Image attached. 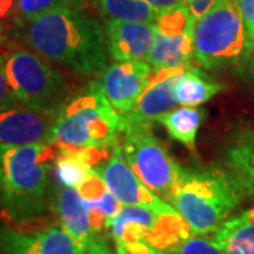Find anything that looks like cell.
<instances>
[{
	"label": "cell",
	"mask_w": 254,
	"mask_h": 254,
	"mask_svg": "<svg viewBox=\"0 0 254 254\" xmlns=\"http://www.w3.org/2000/svg\"><path fill=\"white\" fill-rule=\"evenodd\" d=\"M24 40L40 57L83 75H100L109 66L105 28L76 7H58L28 21Z\"/></svg>",
	"instance_id": "6da1fadb"
},
{
	"label": "cell",
	"mask_w": 254,
	"mask_h": 254,
	"mask_svg": "<svg viewBox=\"0 0 254 254\" xmlns=\"http://www.w3.org/2000/svg\"><path fill=\"white\" fill-rule=\"evenodd\" d=\"M57 155L54 143L0 148V206L10 219L27 220L46 210L51 163Z\"/></svg>",
	"instance_id": "7a4b0ae2"
},
{
	"label": "cell",
	"mask_w": 254,
	"mask_h": 254,
	"mask_svg": "<svg viewBox=\"0 0 254 254\" xmlns=\"http://www.w3.org/2000/svg\"><path fill=\"white\" fill-rule=\"evenodd\" d=\"M246 192L229 170L212 165L184 170L171 205L188 223L192 235L213 233L240 205Z\"/></svg>",
	"instance_id": "3957f363"
},
{
	"label": "cell",
	"mask_w": 254,
	"mask_h": 254,
	"mask_svg": "<svg viewBox=\"0 0 254 254\" xmlns=\"http://www.w3.org/2000/svg\"><path fill=\"white\" fill-rule=\"evenodd\" d=\"M122 115L109 103L102 83L63 105L51 130L50 143L71 148H112L120 133Z\"/></svg>",
	"instance_id": "277c9868"
},
{
	"label": "cell",
	"mask_w": 254,
	"mask_h": 254,
	"mask_svg": "<svg viewBox=\"0 0 254 254\" xmlns=\"http://www.w3.org/2000/svg\"><path fill=\"white\" fill-rule=\"evenodd\" d=\"M116 143L120 145L126 163L145 187L171 205L175 188L185 168L155 138L150 123H134L122 116Z\"/></svg>",
	"instance_id": "5b68a950"
},
{
	"label": "cell",
	"mask_w": 254,
	"mask_h": 254,
	"mask_svg": "<svg viewBox=\"0 0 254 254\" xmlns=\"http://www.w3.org/2000/svg\"><path fill=\"white\" fill-rule=\"evenodd\" d=\"M247 53V33L236 0H219L195 23L193 60L205 69L237 63Z\"/></svg>",
	"instance_id": "8992f818"
},
{
	"label": "cell",
	"mask_w": 254,
	"mask_h": 254,
	"mask_svg": "<svg viewBox=\"0 0 254 254\" xmlns=\"http://www.w3.org/2000/svg\"><path fill=\"white\" fill-rule=\"evenodd\" d=\"M108 229L116 246L144 243L170 253L192 235L175 208L155 210L138 205H123L109 220Z\"/></svg>",
	"instance_id": "52a82bcc"
},
{
	"label": "cell",
	"mask_w": 254,
	"mask_h": 254,
	"mask_svg": "<svg viewBox=\"0 0 254 254\" xmlns=\"http://www.w3.org/2000/svg\"><path fill=\"white\" fill-rule=\"evenodd\" d=\"M3 69L17 99L30 109L58 112L63 108L65 79L36 53L18 50L3 58Z\"/></svg>",
	"instance_id": "ba28073f"
},
{
	"label": "cell",
	"mask_w": 254,
	"mask_h": 254,
	"mask_svg": "<svg viewBox=\"0 0 254 254\" xmlns=\"http://www.w3.org/2000/svg\"><path fill=\"white\" fill-rule=\"evenodd\" d=\"M102 175L109 190L123 205H138L155 210H170L174 208L161 199L157 193L145 187L136 173L126 163L120 145L116 143L112 148V157L105 165L96 168Z\"/></svg>",
	"instance_id": "9c48e42d"
},
{
	"label": "cell",
	"mask_w": 254,
	"mask_h": 254,
	"mask_svg": "<svg viewBox=\"0 0 254 254\" xmlns=\"http://www.w3.org/2000/svg\"><path fill=\"white\" fill-rule=\"evenodd\" d=\"M58 112H38L23 103L0 110V148L50 143Z\"/></svg>",
	"instance_id": "30bf717a"
},
{
	"label": "cell",
	"mask_w": 254,
	"mask_h": 254,
	"mask_svg": "<svg viewBox=\"0 0 254 254\" xmlns=\"http://www.w3.org/2000/svg\"><path fill=\"white\" fill-rule=\"evenodd\" d=\"M150 64L144 61H123L108 66L102 76V88L109 103L120 115L134 108L148 85Z\"/></svg>",
	"instance_id": "8fae6325"
},
{
	"label": "cell",
	"mask_w": 254,
	"mask_h": 254,
	"mask_svg": "<svg viewBox=\"0 0 254 254\" xmlns=\"http://www.w3.org/2000/svg\"><path fill=\"white\" fill-rule=\"evenodd\" d=\"M0 254H83L69 233L60 226L24 232L0 229Z\"/></svg>",
	"instance_id": "7c38bea8"
},
{
	"label": "cell",
	"mask_w": 254,
	"mask_h": 254,
	"mask_svg": "<svg viewBox=\"0 0 254 254\" xmlns=\"http://www.w3.org/2000/svg\"><path fill=\"white\" fill-rule=\"evenodd\" d=\"M188 65L180 68H167L151 71L148 85L137 100L134 108L126 115H122L128 122L151 123L158 122L164 113L177 108L178 100L175 98V83Z\"/></svg>",
	"instance_id": "4fadbf2b"
},
{
	"label": "cell",
	"mask_w": 254,
	"mask_h": 254,
	"mask_svg": "<svg viewBox=\"0 0 254 254\" xmlns=\"http://www.w3.org/2000/svg\"><path fill=\"white\" fill-rule=\"evenodd\" d=\"M108 48L118 63L147 60L155 36L154 23L110 20L105 23Z\"/></svg>",
	"instance_id": "5bb4252c"
},
{
	"label": "cell",
	"mask_w": 254,
	"mask_h": 254,
	"mask_svg": "<svg viewBox=\"0 0 254 254\" xmlns=\"http://www.w3.org/2000/svg\"><path fill=\"white\" fill-rule=\"evenodd\" d=\"M55 206L61 226L69 233L75 245L85 254L96 233L92 227L89 209L79 190L76 188L61 187L55 198Z\"/></svg>",
	"instance_id": "9a60e30c"
},
{
	"label": "cell",
	"mask_w": 254,
	"mask_h": 254,
	"mask_svg": "<svg viewBox=\"0 0 254 254\" xmlns=\"http://www.w3.org/2000/svg\"><path fill=\"white\" fill-rule=\"evenodd\" d=\"M190 60H193V33L171 37L155 28L154 41L147 57L153 71L185 66Z\"/></svg>",
	"instance_id": "2e32d148"
},
{
	"label": "cell",
	"mask_w": 254,
	"mask_h": 254,
	"mask_svg": "<svg viewBox=\"0 0 254 254\" xmlns=\"http://www.w3.org/2000/svg\"><path fill=\"white\" fill-rule=\"evenodd\" d=\"M212 239L225 254H254V208L227 219Z\"/></svg>",
	"instance_id": "e0dca14e"
},
{
	"label": "cell",
	"mask_w": 254,
	"mask_h": 254,
	"mask_svg": "<svg viewBox=\"0 0 254 254\" xmlns=\"http://www.w3.org/2000/svg\"><path fill=\"white\" fill-rule=\"evenodd\" d=\"M226 86L190 64L175 83V98L184 106H198L218 93L225 91Z\"/></svg>",
	"instance_id": "ac0fdd59"
},
{
	"label": "cell",
	"mask_w": 254,
	"mask_h": 254,
	"mask_svg": "<svg viewBox=\"0 0 254 254\" xmlns=\"http://www.w3.org/2000/svg\"><path fill=\"white\" fill-rule=\"evenodd\" d=\"M203 120V112L193 106H184L164 113L158 122L165 127L174 140L180 141L188 150H195L196 134Z\"/></svg>",
	"instance_id": "d6986e66"
},
{
	"label": "cell",
	"mask_w": 254,
	"mask_h": 254,
	"mask_svg": "<svg viewBox=\"0 0 254 254\" xmlns=\"http://www.w3.org/2000/svg\"><path fill=\"white\" fill-rule=\"evenodd\" d=\"M102 16L110 20L155 23L160 11L144 0H96Z\"/></svg>",
	"instance_id": "ffe728a7"
},
{
	"label": "cell",
	"mask_w": 254,
	"mask_h": 254,
	"mask_svg": "<svg viewBox=\"0 0 254 254\" xmlns=\"http://www.w3.org/2000/svg\"><path fill=\"white\" fill-rule=\"evenodd\" d=\"M227 170L235 175L246 193L254 198V145L240 141L226 153Z\"/></svg>",
	"instance_id": "44dd1931"
},
{
	"label": "cell",
	"mask_w": 254,
	"mask_h": 254,
	"mask_svg": "<svg viewBox=\"0 0 254 254\" xmlns=\"http://www.w3.org/2000/svg\"><path fill=\"white\" fill-rule=\"evenodd\" d=\"M155 28L165 36H181L184 33H193L195 21L190 18L185 4L167 10L158 14L154 23Z\"/></svg>",
	"instance_id": "7402d4cb"
},
{
	"label": "cell",
	"mask_w": 254,
	"mask_h": 254,
	"mask_svg": "<svg viewBox=\"0 0 254 254\" xmlns=\"http://www.w3.org/2000/svg\"><path fill=\"white\" fill-rule=\"evenodd\" d=\"M64 6L76 7L73 0H17L18 14L26 21H31L44 13Z\"/></svg>",
	"instance_id": "603a6c76"
},
{
	"label": "cell",
	"mask_w": 254,
	"mask_h": 254,
	"mask_svg": "<svg viewBox=\"0 0 254 254\" xmlns=\"http://www.w3.org/2000/svg\"><path fill=\"white\" fill-rule=\"evenodd\" d=\"M173 254H225L215 240L210 237L193 235L184 240L178 247H175Z\"/></svg>",
	"instance_id": "cb8c5ba5"
},
{
	"label": "cell",
	"mask_w": 254,
	"mask_h": 254,
	"mask_svg": "<svg viewBox=\"0 0 254 254\" xmlns=\"http://www.w3.org/2000/svg\"><path fill=\"white\" fill-rule=\"evenodd\" d=\"M21 102L17 99L16 93L10 88L9 81L6 78V73L3 69V60L0 63V110L7 109L11 106L20 105Z\"/></svg>",
	"instance_id": "d4e9b609"
},
{
	"label": "cell",
	"mask_w": 254,
	"mask_h": 254,
	"mask_svg": "<svg viewBox=\"0 0 254 254\" xmlns=\"http://www.w3.org/2000/svg\"><path fill=\"white\" fill-rule=\"evenodd\" d=\"M236 4L245 21L247 33V47L254 36V0H236Z\"/></svg>",
	"instance_id": "484cf974"
},
{
	"label": "cell",
	"mask_w": 254,
	"mask_h": 254,
	"mask_svg": "<svg viewBox=\"0 0 254 254\" xmlns=\"http://www.w3.org/2000/svg\"><path fill=\"white\" fill-rule=\"evenodd\" d=\"M219 0H188L185 3L190 18L196 23L202 16H205Z\"/></svg>",
	"instance_id": "4316f807"
},
{
	"label": "cell",
	"mask_w": 254,
	"mask_h": 254,
	"mask_svg": "<svg viewBox=\"0 0 254 254\" xmlns=\"http://www.w3.org/2000/svg\"><path fill=\"white\" fill-rule=\"evenodd\" d=\"M116 254H173L170 252L158 250L155 247L144 245V243H136V245L116 246Z\"/></svg>",
	"instance_id": "83f0119b"
},
{
	"label": "cell",
	"mask_w": 254,
	"mask_h": 254,
	"mask_svg": "<svg viewBox=\"0 0 254 254\" xmlns=\"http://www.w3.org/2000/svg\"><path fill=\"white\" fill-rule=\"evenodd\" d=\"M85 254H115L108 240L102 236H95L88 246Z\"/></svg>",
	"instance_id": "f1b7e54d"
},
{
	"label": "cell",
	"mask_w": 254,
	"mask_h": 254,
	"mask_svg": "<svg viewBox=\"0 0 254 254\" xmlns=\"http://www.w3.org/2000/svg\"><path fill=\"white\" fill-rule=\"evenodd\" d=\"M145 3L151 4L154 9H157L160 13L163 11H167V10H171L174 7H178V6H182L184 1L182 0H144Z\"/></svg>",
	"instance_id": "f546056e"
},
{
	"label": "cell",
	"mask_w": 254,
	"mask_h": 254,
	"mask_svg": "<svg viewBox=\"0 0 254 254\" xmlns=\"http://www.w3.org/2000/svg\"><path fill=\"white\" fill-rule=\"evenodd\" d=\"M17 9V0H0V20L9 18Z\"/></svg>",
	"instance_id": "4dcf8cb0"
},
{
	"label": "cell",
	"mask_w": 254,
	"mask_h": 254,
	"mask_svg": "<svg viewBox=\"0 0 254 254\" xmlns=\"http://www.w3.org/2000/svg\"><path fill=\"white\" fill-rule=\"evenodd\" d=\"M246 60H249V69L252 75H254V36L252 37L249 47H247V53H246Z\"/></svg>",
	"instance_id": "1f68e13d"
},
{
	"label": "cell",
	"mask_w": 254,
	"mask_h": 254,
	"mask_svg": "<svg viewBox=\"0 0 254 254\" xmlns=\"http://www.w3.org/2000/svg\"><path fill=\"white\" fill-rule=\"evenodd\" d=\"M242 141H245V143H249V144L254 145V130L245 133V134H243V137H242Z\"/></svg>",
	"instance_id": "d6a6232c"
},
{
	"label": "cell",
	"mask_w": 254,
	"mask_h": 254,
	"mask_svg": "<svg viewBox=\"0 0 254 254\" xmlns=\"http://www.w3.org/2000/svg\"><path fill=\"white\" fill-rule=\"evenodd\" d=\"M0 40H1V27H0Z\"/></svg>",
	"instance_id": "836d02e7"
},
{
	"label": "cell",
	"mask_w": 254,
	"mask_h": 254,
	"mask_svg": "<svg viewBox=\"0 0 254 254\" xmlns=\"http://www.w3.org/2000/svg\"><path fill=\"white\" fill-rule=\"evenodd\" d=\"M182 1H184V4H185V3H187V1H188V0H182Z\"/></svg>",
	"instance_id": "e575fe53"
},
{
	"label": "cell",
	"mask_w": 254,
	"mask_h": 254,
	"mask_svg": "<svg viewBox=\"0 0 254 254\" xmlns=\"http://www.w3.org/2000/svg\"><path fill=\"white\" fill-rule=\"evenodd\" d=\"M1 60H3V58H0V63H1Z\"/></svg>",
	"instance_id": "d590c367"
}]
</instances>
